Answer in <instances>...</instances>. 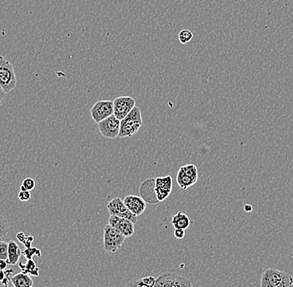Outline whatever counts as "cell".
Wrapping results in <instances>:
<instances>
[{"instance_id": "1", "label": "cell", "mask_w": 293, "mask_h": 287, "mask_svg": "<svg viewBox=\"0 0 293 287\" xmlns=\"http://www.w3.org/2000/svg\"><path fill=\"white\" fill-rule=\"evenodd\" d=\"M293 277L273 267L268 268L261 277L260 287H293Z\"/></svg>"}, {"instance_id": "2", "label": "cell", "mask_w": 293, "mask_h": 287, "mask_svg": "<svg viewBox=\"0 0 293 287\" xmlns=\"http://www.w3.org/2000/svg\"><path fill=\"white\" fill-rule=\"evenodd\" d=\"M143 125L141 109L135 107L131 112L121 120L119 137H131L135 135Z\"/></svg>"}, {"instance_id": "3", "label": "cell", "mask_w": 293, "mask_h": 287, "mask_svg": "<svg viewBox=\"0 0 293 287\" xmlns=\"http://www.w3.org/2000/svg\"><path fill=\"white\" fill-rule=\"evenodd\" d=\"M17 85V77L13 64L0 55V87L6 93L13 91Z\"/></svg>"}, {"instance_id": "4", "label": "cell", "mask_w": 293, "mask_h": 287, "mask_svg": "<svg viewBox=\"0 0 293 287\" xmlns=\"http://www.w3.org/2000/svg\"><path fill=\"white\" fill-rule=\"evenodd\" d=\"M125 236L108 224L103 229V247L107 253H114L120 250L124 243Z\"/></svg>"}, {"instance_id": "5", "label": "cell", "mask_w": 293, "mask_h": 287, "mask_svg": "<svg viewBox=\"0 0 293 287\" xmlns=\"http://www.w3.org/2000/svg\"><path fill=\"white\" fill-rule=\"evenodd\" d=\"M153 287H193L189 280L173 272H165L156 279Z\"/></svg>"}, {"instance_id": "6", "label": "cell", "mask_w": 293, "mask_h": 287, "mask_svg": "<svg viewBox=\"0 0 293 287\" xmlns=\"http://www.w3.org/2000/svg\"><path fill=\"white\" fill-rule=\"evenodd\" d=\"M108 214L110 216L120 217L124 219H129L134 224L138 223V216L133 214L126 205L124 204V200L120 198H114L109 202L107 205Z\"/></svg>"}, {"instance_id": "7", "label": "cell", "mask_w": 293, "mask_h": 287, "mask_svg": "<svg viewBox=\"0 0 293 287\" xmlns=\"http://www.w3.org/2000/svg\"><path fill=\"white\" fill-rule=\"evenodd\" d=\"M120 125L121 120H119L114 115H112L107 119H103V121L99 122L98 127L103 137L116 139L119 137Z\"/></svg>"}, {"instance_id": "8", "label": "cell", "mask_w": 293, "mask_h": 287, "mask_svg": "<svg viewBox=\"0 0 293 287\" xmlns=\"http://www.w3.org/2000/svg\"><path fill=\"white\" fill-rule=\"evenodd\" d=\"M136 107V101L131 97H117L113 101V115L119 120L124 119Z\"/></svg>"}, {"instance_id": "9", "label": "cell", "mask_w": 293, "mask_h": 287, "mask_svg": "<svg viewBox=\"0 0 293 287\" xmlns=\"http://www.w3.org/2000/svg\"><path fill=\"white\" fill-rule=\"evenodd\" d=\"M91 117L98 124L113 115V101H98L90 110Z\"/></svg>"}, {"instance_id": "10", "label": "cell", "mask_w": 293, "mask_h": 287, "mask_svg": "<svg viewBox=\"0 0 293 287\" xmlns=\"http://www.w3.org/2000/svg\"><path fill=\"white\" fill-rule=\"evenodd\" d=\"M108 224L114 228L125 237H130L134 235L135 231L134 223L129 219L120 218V217H109Z\"/></svg>"}, {"instance_id": "11", "label": "cell", "mask_w": 293, "mask_h": 287, "mask_svg": "<svg viewBox=\"0 0 293 287\" xmlns=\"http://www.w3.org/2000/svg\"><path fill=\"white\" fill-rule=\"evenodd\" d=\"M155 178H148L142 183L139 188V194L146 203L157 204L160 202L157 199L155 192Z\"/></svg>"}, {"instance_id": "12", "label": "cell", "mask_w": 293, "mask_h": 287, "mask_svg": "<svg viewBox=\"0 0 293 287\" xmlns=\"http://www.w3.org/2000/svg\"><path fill=\"white\" fill-rule=\"evenodd\" d=\"M124 203L127 208L138 217L144 214L146 209V203L140 196H126L124 198Z\"/></svg>"}, {"instance_id": "13", "label": "cell", "mask_w": 293, "mask_h": 287, "mask_svg": "<svg viewBox=\"0 0 293 287\" xmlns=\"http://www.w3.org/2000/svg\"><path fill=\"white\" fill-rule=\"evenodd\" d=\"M11 282L14 287H33L34 281L29 275L20 272L10 278Z\"/></svg>"}, {"instance_id": "14", "label": "cell", "mask_w": 293, "mask_h": 287, "mask_svg": "<svg viewBox=\"0 0 293 287\" xmlns=\"http://www.w3.org/2000/svg\"><path fill=\"white\" fill-rule=\"evenodd\" d=\"M8 243V263L12 266H14L18 263V261L20 259L22 252H21L20 247L18 244L16 243L15 241H9Z\"/></svg>"}, {"instance_id": "15", "label": "cell", "mask_w": 293, "mask_h": 287, "mask_svg": "<svg viewBox=\"0 0 293 287\" xmlns=\"http://www.w3.org/2000/svg\"><path fill=\"white\" fill-rule=\"evenodd\" d=\"M172 226L174 229H186L190 226L191 221L189 217L184 213L178 212V214L173 215L171 220Z\"/></svg>"}, {"instance_id": "16", "label": "cell", "mask_w": 293, "mask_h": 287, "mask_svg": "<svg viewBox=\"0 0 293 287\" xmlns=\"http://www.w3.org/2000/svg\"><path fill=\"white\" fill-rule=\"evenodd\" d=\"M177 182L179 187L184 190L196 183V181L193 180V178L189 177L181 168L179 169L177 174Z\"/></svg>"}, {"instance_id": "17", "label": "cell", "mask_w": 293, "mask_h": 287, "mask_svg": "<svg viewBox=\"0 0 293 287\" xmlns=\"http://www.w3.org/2000/svg\"><path fill=\"white\" fill-rule=\"evenodd\" d=\"M156 279L152 276L144 277L141 279L134 280L127 284L126 287H153Z\"/></svg>"}, {"instance_id": "18", "label": "cell", "mask_w": 293, "mask_h": 287, "mask_svg": "<svg viewBox=\"0 0 293 287\" xmlns=\"http://www.w3.org/2000/svg\"><path fill=\"white\" fill-rule=\"evenodd\" d=\"M155 184L156 188L164 189V190L172 192V178L171 176L167 175L166 177H157L155 178Z\"/></svg>"}, {"instance_id": "19", "label": "cell", "mask_w": 293, "mask_h": 287, "mask_svg": "<svg viewBox=\"0 0 293 287\" xmlns=\"http://www.w3.org/2000/svg\"><path fill=\"white\" fill-rule=\"evenodd\" d=\"M19 267H20L21 269L23 270V273L28 274V272H29L30 274L34 275L36 277L39 276V268L36 267L35 262L32 259L28 260V262L26 264H22V262H20Z\"/></svg>"}, {"instance_id": "20", "label": "cell", "mask_w": 293, "mask_h": 287, "mask_svg": "<svg viewBox=\"0 0 293 287\" xmlns=\"http://www.w3.org/2000/svg\"><path fill=\"white\" fill-rule=\"evenodd\" d=\"M181 169H182V170H183V171H184L189 177L193 178V180L196 181V182L198 181V168L196 167L195 165H193V164H188V165H186V166H182Z\"/></svg>"}, {"instance_id": "21", "label": "cell", "mask_w": 293, "mask_h": 287, "mask_svg": "<svg viewBox=\"0 0 293 287\" xmlns=\"http://www.w3.org/2000/svg\"><path fill=\"white\" fill-rule=\"evenodd\" d=\"M8 231V223L4 217L0 214V241H4Z\"/></svg>"}, {"instance_id": "22", "label": "cell", "mask_w": 293, "mask_h": 287, "mask_svg": "<svg viewBox=\"0 0 293 287\" xmlns=\"http://www.w3.org/2000/svg\"><path fill=\"white\" fill-rule=\"evenodd\" d=\"M181 44H187L193 38V33L188 29H183L178 34Z\"/></svg>"}, {"instance_id": "23", "label": "cell", "mask_w": 293, "mask_h": 287, "mask_svg": "<svg viewBox=\"0 0 293 287\" xmlns=\"http://www.w3.org/2000/svg\"><path fill=\"white\" fill-rule=\"evenodd\" d=\"M36 182L32 178H27L22 182L20 186L21 191H31L35 188Z\"/></svg>"}, {"instance_id": "24", "label": "cell", "mask_w": 293, "mask_h": 287, "mask_svg": "<svg viewBox=\"0 0 293 287\" xmlns=\"http://www.w3.org/2000/svg\"><path fill=\"white\" fill-rule=\"evenodd\" d=\"M8 243L5 241H0V259L5 260L8 262Z\"/></svg>"}, {"instance_id": "25", "label": "cell", "mask_w": 293, "mask_h": 287, "mask_svg": "<svg viewBox=\"0 0 293 287\" xmlns=\"http://www.w3.org/2000/svg\"><path fill=\"white\" fill-rule=\"evenodd\" d=\"M23 254H25L26 258L28 260L31 259L32 256L34 254H38L39 257L41 256V253H40V251H39V249H37V248H32V247H28V248H27L25 252H23Z\"/></svg>"}, {"instance_id": "26", "label": "cell", "mask_w": 293, "mask_h": 287, "mask_svg": "<svg viewBox=\"0 0 293 287\" xmlns=\"http://www.w3.org/2000/svg\"><path fill=\"white\" fill-rule=\"evenodd\" d=\"M18 199L21 202H26L31 198V193L30 191H21L18 193Z\"/></svg>"}, {"instance_id": "27", "label": "cell", "mask_w": 293, "mask_h": 287, "mask_svg": "<svg viewBox=\"0 0 293 287\" xmlns=\"http://www.w3.org/2000/svg\"><path fill=\"white\" fill-rule=\"evenodd\" d=\"M185 230L184 229H175L174 236L177 239H183L185 236Z\"/></svg>"}, {"instance_id": "28", "label": "cell", "mask_w": 293, "mask_h": 287, "mask_svg": "<svg viewBox=\"0 0 293 287\" xmlns=\"http://www.w3.org/2000/svg\"><path fill=\"white\" fill-rule=\"evenodd\" d=\"M6 94H7V93L4 92V90H3L2 87H0V106L3 104V102L5 101Z\"/></svg>"}, {"instance_id": "29", "label": "cell", "mask_w": 293, "mask_h": 287, "mask_svg": "<svg viewBox=\"0 0 293 287\" xmlns=\"http://www.w3.org/2000/svg\"><path fill=\"white\" fill-rule=\"evenodd\" d=\"M8 262L5 261V260L0 259V270H2V271H4L8 267Z\"/></svg>"}, {"instance_id": "30", "label": "cell", "mask_w": 293, "mask_h": 287, "mask_svg": "<svg viewBox=\"0 0 293 287\" xmlns=\"http://www.w3.org/2000/svg\"><path fill=\"white\" fill-rule=\"evenodd\" d=\"M244 211L246 213H251L252 211V206L251 204H246L244 206Z\"/></svg>"}, {"instance_id": "31", "label": "cell", "mask_w": 293, "mask_h": 287, "mask_svg": "<svg viewBox=\"0 0 293 287\" xmlns=\"http://www.w3.org/2000/svg\"><path fill=\"white\" fill-rule=\"evenodd\" d=\"M5 280V272L0 270V282H3Z\"/></svg>"}]
</instances>
